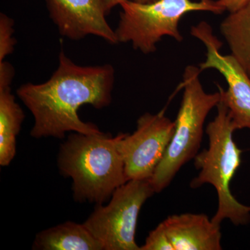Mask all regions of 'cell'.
<instances>
[{
    "instance_id": "obj_1",
    "label": "cell",
    "mask_w": 250,
    "mask_h": 250,
    "mask_svg": "<svg viewBox=\"0 0 250 250\" xmlns=\"http://www.w3.org/2000/svg\"><path fill=\"white\" fill-rule=\"evenodd\" d=\"M114 83L115 69L110 64L81 66L62 51L58 67L47 82L25 83L16 91L34 116L31 137L62 139L71 131L101 133L96 125L82 121L78 110L85 104L97 109L107 107Z\"/></svg>"
},
{
    "instance_id": "obj_2",
    "label": "cell",
    "mask_w": 250,
    "mask_h": 250,
    "mask_svg": "<svg viewBox=\"0 0 250 250\" xmlns=\"http://www.w3.org/2000/svg\"><path fill=\"white\" fill-rule=\"evenodd\" d=\"M123 135L74 132L61 145L57 164L60 173L72 179L75 201L103 205L128 182L119 148Z\"/></svg>"
},
{
    "instance_id": "obj_3",
    "label": "cell",
    "mask_w": 250,
    "mask_h": 250,
    "mask_svg": "<svg viewBox=\"0 0 250 250\" xmlns=\"http://www.w3.org/2000/svg\"><path fill=\"white\" fill-rule=\"evenodd\" d=\"M236 131L228 107L220 100L216 116L206 128L208 148L198 153L194 159L199 173L190 182V187L197 188L204 184L214 187L218 194V207L211 219L219 225L225 220H230L235 226L250 223V207L240 203L229 188L241 162L242 151L233 137Z\"/></svg>"
},
{
    "instance_id": "obj_4",
    "label": "cell",
    "mask_w": 250,
    "mask_h": 250,
    "mask_svg": "<svg viewBox=\"0 0 250 250\" xmlns=\"http://www.w3.org/2000/svg\"><path fill=\"white\" fill-rule=\"evenodd\" d=\"M200 67L188 65L184 70L180 108L174 121V131L165 155L156 167L149 182L156 193L170 185L180 169L195 159L204 134V126L208 113L217 107L220 93H207L200 82Z\"/></svg>"
},
{
    "instance_id": "obj_5",
    "label": "cell",
    "mask_w": 250,
    "mask_h": 250,
    "mask_svg": "<svg viewBox=\"0 0 250 250\" xmlns=\"http://www.w3.org/2000/svg\"><path fill=\"white\" fill-rule=\"evenodd\" d=\"M120 6L119 22L115 29L118 42H130L145 54L155 52L164 36L182 42L179 23L186 14L194 11L222 14L225 11L218 0H156L150 3L127 0Z\"/></svg>"
},
{
    "instance_id": "obj_6",
    "label": "cell",
    "mask_w": 250,
    "mask_h": 250,
    "mask_svg": "<svg viewBox=\"0 0 250 250\" xmlns=\"http://www.w3.org/2000/svg\"><path fill=\"white\" fill-rule=\"evenodd\" d=\"M154 193L149 179L128 181L113 192L107 205H96L83 225L104 250H141L135 240L138 218Z\"/></svg>"
},
{
    "instance_id": "obj_7",
    "label": "cell",
    "mask_w": 250,
    "mask_h": 250,
    "mask_svg": "<svg viewBox=\"0 0 250 250\" xmlns=\"http://www.w3.org/2000/svg\"><path fill=\"white\" fill-rule=\"evenodd\" d=\"M174 126V122L166 116L164 111L155 114L146 113L138 119L134 133L123 135L119 148L127 181L152 177L165 155Z\"/></svg>"
},
{
    "instance_id": "obj_8",
    "label": "cell",
    "mask_w": 250,
    "mask_h": 250,
    "mask_svg": "<svg viewBox=\"0 0 250 250\" xmlns=\"http://www.w3.org/2000/svg\"><path fill=\"white\" fill-rule=\"evenodd\" d=\"M190 34L203 42L207 49L206 60L200 63L202 71L214 69L220 72L228 83V90L218 85L220 100L228 107L229 115L237 130L250 129V79L234 57L223 55V45L213 33L211 26L202 21L192 26Z\"/></svg>"
},
{
    "instance_id": "obj_9",
    "label": "cell",
    "mask_w": 250,
    "mask_h": 250,
    "mask_svg": "<svg viewBox=\"0 0 250 250\" xmlns=\"http://www.w3.org/2000/svg\"><path fill=\"white\" fill-rule=\"evenodd\" d=\"M49 17L62 37L80 41L93 35L118 43L107 21L104 0H45Z\"/></svg>"
},
{
    "instance_id": "obj_10",
    "label": "cell",
    "mask_w": 250,
    "mask_h": 250,
    "mask_svg": "<svg viewBox=\"0 0 250 250\" xmlns=\"http://www.w3.org/2000/svg\"><path fill=\"white\" fill-rule=\"evenodd\" d=\"M174 250H220L222 233L204 213L170 215L162 222Z\"/></svg>"
},
{
    "instance_id": "obj_11",
    "label": "cell",
    "mask_w": 250,
    "mask_h": 250,
    "mask_svg": "<svg viewBox=\"0 0 250 250\" xmlns=\"http://www.w3.org/2000/svg\"><path fill=\"white\" fill-rule=\"evenodd\" d=\"M14 67L0 62V166H8L16 154V138L25 116L11 93Z\"/></svg>"
},
{
    "instance_id": "obj_12",
    "label": "cell",
    "mask_w": 250,
    "mask_h": 250,
    "mask_svg": "<svg viewBox=\"0 0 250 250\" xmlns=\"http://www.w3.org/2000/svg\"><path fill=\"white\" fill-rule=\"evenodd\" d=\"M35 250H104L83 224L67 221L38 233L32 245Z\"/></svg>"
},
{
    "instance_id": "obj_13",
    "label": "cell",
    "mask_w": 250,
    "mask_h": 250,
    "mask_svg": "<svg viewBox=\"0 0 250 250\" xmlns=\"http://www.w3.org/2000/svg\"><path fill=\"white\" fill-rule=\"evenodd\" d=\"M231 54L250 79V1L229 15L220 26Z\"/></svg>"
},
{
    "instance_id": "obj_14",
    "label": "cell",
    "mask_w": 250,
    "mask_h": 250,
    "mask_svg": "<svg viewBox=\"0 0 250 250\" xmlns=\"http://www.w3.org/2000/svg\"><path fill=\"white\" fill-rule=\"evenodd\" d=\"M14 21L12 18L1 13L0 14V62L14 52L16 39L13 37L14 33Z\"/></svg>"
},
{
    "instance_id": "obj_15",
    "label": "cell",
    "mask_w": 250,
    "mask_h": 250,
    "mask_svg": "<svg viewBox=\"0 0 250 250\" xmlns=\"http://www.w3.org/2000/svg\"><path fill=\"white\" fill-rule=\"evenodd\" d=\"M141 250H174L164 224L161 223L149 233Z\"/></svg>"
},
{
    "instance_id": "obj_16",
    "label": "cell",
    "mask_w": 250,
    "mask_h": 250,
    "mask_svg": "<svg viewBox=\"0 0 250 250\" xmlns=\"http://www.w3.org/2000/svg\"><path fill=\"white\" fill-rule=\"evenodd\" d=\"M219 4L229 13L234 12L248 4L250 0H218Z\"/></svg>"
},
{
    "instance_id": "obj_17",
    "label": "cell",
    "mask_w": 250,
    "mask_h": 250,
    "mask_svg": "<svg viewBox=\"0 0 250 250\" xmlns=\"http://www.w3.org/2000/svg\"><path fill=\"white\" fill-rule=\"evenodd\" d=\"M124 1H127V0H104L106 14H107V15L109 14L110 11H111L113 8H114L117 5H120L121 2ZM131 1H137V2L141 3H150L156 1V0H131Z\"/></svg>"
}]
</instances>
